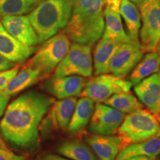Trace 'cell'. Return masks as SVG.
<instances>
[{"label": "cell", "mask_w": 160, "mask_h": 160, "mask_svg": "<svg viewBox=\"0 0 160 160\" xmlns=\"http://www.w3.org/2000/svg\"><path fill=\"white\" fill-rule=\"evenodd\" d=\"M159 131V118L148 109L142 108L126 115L117 133L124 148L157 137Z\"/></svg>", "instance_id": "cell-4"}, {"label": "cell", "mask_w": 160, "mask_h": 160, "mask_svg": "<svg viewBox=\"0 0 160 160\" xmlns=\"http://www.w3.org/2000/svg\"><path fill=\"white\" fill-rule=\"evenodd\" d=\"M57 152L71 160H99L88 145L78 140H70L62 143L58 147Z\"/></svg>", "instance_id": "cell-24"}, {"label": "cell", "mask_w": 160, "mask_h": 160, "mask_svg": "<svg viewBox=\"0 0 160 160\" xmlns=\"http://www.w3.org/2000/svg\"><path fill=\"white\" fill-rule=\"evenodd\" d=\"M132 84L111 73H102L96 75L86 82L81 97H85L93 100L94 102H104L116 93L130 91Z\"/></svg>", "instance_id": "cell-8"}, {"label": "cell", "mask_w": 160, "mask_h": 160, "mask_svg": "<svg viewBox=\"0 0 160 160\" xmlns=\"http://www.w3.org/2000/svg\"><path fill=\"white\" fill-rule=\"evenodd\" d=\"M122 42L101 38L93 51V66L95 75L109 73L110 61Z\"/></svg>", "instance_id": "cell-17"}, {"label": "cell", "mask_w": 160, "mask_h": 160, "mask_svg": "<svg viewBox=\"0 0 160 160\" xmlns=\"http://www.w3.org/2000/svg\"><path fill=\"white\" fill-rule=\"evenodd\" d=\"M91 51V45L73 42L67 54L56 68L53 77L76 75L91 77L93 71Z\"/></svg>", "instance_id": "cell-6"}, {"label": "cell", "mask_w": 160, "mask_h": 160, "mask_svg": "<svg viewBox=\"0 0 160 160\" xmlns=\"http://www.w3.org/2000/svg\"><path fill=\"white\" fill-rule=\"evenodd\" d=\"M40 79L42 78L39 70L26 64L25 67L9 82L3 91L11 97L28 88Z\"/></svg>", "instance_id": "cell-22"}, {"label": "cell", "mask_w": 160, "mask_h": 160, "mask_svg": "<svg viewBox=\"0 0 160 160\" xmlns=\"http://www.w3.org/2000/svg\"><path fill=\"white\" fill-rule=\"evenodd\" d=\"M87 80L80 76L53 77L47 82L46 88L58 99L76 97L81 95Z\"/></svg>", "instance_id": "cell-14"}, {"label": "cell", "mask_w": 160, "mask_h": 160, "mask_svg": "<svg viewBox=\"0 0 160 160\" xmlns=\"http://www.w3.org/2000/svg\"><path fill=\"white\" fill-rule=\"evenodd\" d=\"M157 51L158 52V53H159V55H160V39H159V44H158L157 48Z\"/></svg>", "instance_id": "cell-37"}, {"label": "cell", "mask_w": 160, "mask_h": 160, "mask_svg": "<svg viewBox=\"0 0 160 160\" xmlns=\"http://www.w3.org/2000/svg\"><path fill=\"white\" fill-rule=\"evenodd\" d=\"M34 7L26 0H0V16L23 15Z\"/></svg>", "instance_id": "cell-26"}, {"label": "cell", "mask_w": 160, "mask_h": 160, "mask_svg": "<svg viewBox=\"0 0 160 160\" xmlns=\"http://www.w3.org/2000/svg\"><path fill=\"white\" fill-rule=\"evenodd\" d=\"M94 107L95 102L89 98L82 97L77 100L67 129L70 134H77L87 127L91 121Z\"/></svg>", "instance_id": "cell-18"}, {"label": "cell", "mask_w": 160, "mask_h": 160, "mask_svg": "<svg viewBox=\"0 0 160 160\" xmlns=\"http://www.w3.org/2000/svg\"><path fill=\"white\" fill-rule=\"evenodd\" d=\"M33 160H70V159H66V158L62 157H60V156H58L56 154L47 153V154L39 156V157Z\"/></svg>", "instance_id": "cell-31"}, {"label": "cell", "mask_w": 160, "mask_h": 160, "mask_svg": "<svg viewBox=\"0 0 160 160\" xmlns=\"http://www.w3.org/2000/svg\"><path fill=\"white\" fill-rule=\"evenodd\" d=\"M2 25L12 37L24 45L34 47L40 43L28 16H5L2 20Z\"/></svg>", "instance_id": "cell-12"}, {"label": "cell", "mask_w": 160, "mask_h": 160, "mask_svg": "<svg viewBox=\"0 0 160 160\" xmlns=\"http://www.w3.org/2000/svg\"><path fill=\"white\" fill-rule=\"evenodd\" d=\"M0 160H26V158L16 154L9 149L0 148Z\"/></svg>", "instance_id": "cell-28"}, {"label": "cell", "mask_w": 160, "mask_h": 160, "mask_svg": "<svg viewBox=\"0 0 160 160\" xmlns=\"http://www.w3.org/2000/svg\"><path fill=\"white\" fill-rule=\"evenodd\" d=\"M42 1H44V0H37V3L39 4V2H42Z\"/></svg>", "instance_id": "cell-38"}, {"label": "cell", "mask_w": 160, "mask_h": 160, "mask_svg": "<svg viewBox=\"0 0 160 160\" xmlns=\"http://www.w3.org/2000/svg\"><path fill=\"white\" fill-rule=\"evenodd\" d=\"M105 27L102 33L103 39H111L119 42H131L128 35L125 33L119 12L113 11L108 6L104 9Z\"/></svg>", "instance_id": "cell-19"}, {"label": "cell", "mask_w": 160, "mask_h": 160, "mask_svg": "<svg viewBox=\"0 0 160 160\" xmlns=\"http://www.w3.org/2000/svg\"><path fill=\"white\" fill-rule=\"evenodd\" d=\"M134 92L142 104L160 119V71L136 85Z\"/></svg>", "instance_id": "cell-13"}, {"label": "cell", "mask_w": 160, "mask_h": 160, "mask_svg": "<svg viewBox=\"0 0 160 160\" xmlns=\"http://www.w3.org/2000/svg\"><path fill=\"white\" fill-rule=\"evenodd\" d=\"M122 0H105V6H108L113 11L119 12L120 4Z\"/></svg>", "instance_id": "cell-32"}, {"label": "cell", "mask_w": 160, "mask_h": 160, "mask_svg": "<svg viewBox=\"0 0 160 160\" xmlns=\"http://www.w3.org/2000/svg\"><path fill=\"white\" fill-rule=\"evenodd\" d=\"M73 0H44L34 8L28 17L43 42L65 28L71 17Z\"/></svg>", "instance_id": "cell-3"}, {"label": "cell", "mask_w": 160, "mask_h": 160, "mask_svg": "<svg viewBox=\"0 0 160 160\" xmlns=\"http://www.w3.org/2000/svg\"><path fill=\"white\" fill-rule=\"evenodd\" d=\"M119 14L127 28L128 35L133 42H139V31L141 28V16L137 6L130 0H122Z\"/></svg>", "instance_id": "cell-23"}, {"label": "cell", "mask_w": 160, "mask_h": 160, "mask_svg": "<svg viewBox=\"0 0 160 160\" xmlns=\"http://www.w3.org/2000/svg\"><path fill=\"white\" fill-rule=\"evenodd\" d=\"M19 65H17L13 68L0 72V91H2L5 89L9 82L19 72Z\"/></svg>", "instance_id": "cell-27"}, {"label": "cell", "mask_w": 160, "mask_h": 160, "mask_svg": "<svg viewBox=\"0 0 160 160\" xmlns=\"http://www.w3.org/2000/svg\"><path fill=\"white\" fill-rule=\"evenodd\" d=\"M125 116V113L105 104L97 103L89 122L90 131L94 134H115Z\"/></svg>", "instance_id": "cell-10"}, {"label": "cell", "mask_w": 160, "mask_h": 160, "mask_svg": "<svg viewBox=\"0 0 160 160\" xmlns=\"http://www.w3.org/2000/svg\"><path fill=\"white\" fill-rule=\"evenodd\" d=\"M53 102V98L35 91L25 92L13 100L8 105L0 122L5 140L22 148L36 145L40 125Z\"/></svg>", "instance_id": "cell-1"}, {"label": "cell", "mask_w": 160, "mask_h": 160, "mask_svg": "<svg viewBox=\"0 0 160 160\" xmlns=\"http://www.w3.org/2000/svg\"><path fill=\"white\" fill-rule=\"evenodd\" d=\"M141 16L140 45L145 53L157 51L160 39V0H144L138 6Z\"/></svg>", "instance_id": "cell-7"}, {"label": "cell", "mask_w": 160, "mask_h": 160, "mask_svg": "<svg viewBox=\"0 0 160 160\" xmlns=\"http://www.w3.org/2000/svg\"><path fill=\"white\" fill-rule=\"evenodd\" d=\"M130 1L132 2L133 4H135L137 6H139L140 4H142L144 0H130Z\"/></svg>", "instance_id": "cell-35"}, {"label": "cell", "mask_w": 160, "mask_h": 160, "mask_svg": "<svg viewBox=\"0 0 160 160\" xmlns=\"http://www.w3.org/2000/svg\"><path fill=\"white\" fill-rule=\"evenodd\" d=\"M35 47L27 46L12 37L0 23V54L13 62H22L35 53Z\"/></svg>", "instance_id": "cell-15"}, {"label": "cell", "mask_w": 160, "mask_h": 160, "mask_svg": "<svg viewBox=\"0 0 160 160\" xmlns=\"http://www.w3.org/2000/svg\"><path fill=\"white\" fill-rule=\"evenodd\" d=\"M160 71V55L157 51L148 52L132 70L128 81L136 85L145 78Z\"/></svg>", "instance_id": "cell-21"}, {"label": "cell", "mask_w": 160, "mask_h": 160, "mask_svg": "<svg viewBox=\"0 0 160 160\" xmlns=\"http://www.w3.org/2000/svg\"><path fill=\"white\" fill-rule=\"evenodd\" d=\"M145 52L140 43L125 42L119 46L110 61L109 73L125 78L142 59Z\"/></svg>", "instance_id": "cell-9"}, {"label": "cell", "mask_w": 160, "mask_h": 160, "mask_svg": "<svg viewBox=\"0 0 160 160\" xmlns=\"http://www.w3.org/2000/svg\"><path fill=\"white\" fill-rule=\"evenodd\" d=\"M125 160H156V157H131Z\"/></svg>", "instance_id": "cell-33"}, {"label": "cell", "mask_w": 160, "mask_h": 160, "mask_svg": "<svg viewBox=\"0 0 160 160\" xmlns=\"http://www.w3.org/2000/svg\"><path fill=\"white\" fill-rule=\"evenodd\" d=\"M26 1H27L28 3L31 4V5H34V6H36V5H37V0H26Z\"/></svg>", "instance_id": "cell-36"}, {"label": "cell", "mask_w": 160, "mask_h": 160, "mask_svg": "<svg viewBox=\"0 0 160 160\" xmlns=\"http://www.w3.org/2000/svg\"><path fill=\"white\" fill-rule=\"evenodd\" d=\"M86 142L99 160H116L122 148L119 138L113 135L94 134Z\"/></svg>", "instance_id": "cell-16"}, {"label": "cell", "mask_w": 160, "mask_h": 160, "mask_svg": "<svg viewBox=\"0 0 160 160\" xmlns=\"http://www.w3.org/2000/svg\"><path fill=\"white\" fill-rule=\"evenodd\" d=\"M11 99V96L6 93L5 91H0V118L5 113L8 105L9 100Z\"/></svg>", "instance_id": "cell-29"}, {"label": "cell", "mask_w": 160, "mask_h": 160, "mask_svg": "<svg viewBox=\"0 0 160 160\" xmlns=\"http://www.w3.org/2000/svg\"><path fill=\"white\" fill-rule=\"evenodd\" d=\"M71 47V40L62 31L43 42L27 65L37 68L42 79L47 78L55 71Z\"/></svg>", "instance_id": "cell-5"}, {"label": "cell", "mask_w": 160, "mask_h": 160, "mask_svg": "<svg viewBox=\"0 0 160 160\" xmlns=\"http://www.w3.org/2000/svg\"><path fill=\"white\" fill-rule=\"evenodd\" d=\"M157 137H160V131L159 132V133H158V134H157Z\"/></svg>", "instance_id": "cell-39"}, {"label": "cell", "mask_w": 160, "mask_h": 160, "mask_svg": "<svg viewBox=\"0 0 160 160\" xmlns=\"http://www.w3.org/2000/svg\"><path fill=\"white\" fill-rule=\"evenodd\" d=\"M160 154V137H154L145 141L131 144L120 150L116 160H125L134 157H157Z\"/></svg>", "instance_id": "cell-20"}, {"label": "cell", "mask_w": 160, "mask_h": 160, "mask_svg": "<svg viewBox=\"0 0 160 160\" xmlns=\"http://www.w3.org/2000/svg\"><path fill=\"white\" fill-rule=\"evenodd\" d=\"M0 148H3V149H8V146L6 145V143L4 141V139L2 137V136L0 135Z\"/></svg>", "instance_id": "cell-34"}, {"label": "cell", "mask_w": 160, "mask_h": 160, "mask_svg": "<svg viewBox=\"0 0 160 160\" xmlns=\"http://www.w3.org/2000/svg\"><path fill=\"white\" fill-rule=\"evenodd\" d=\"M77 101L76 97L54 100L46 117L42 121L39 131L67 130Z\"/></svg>", "instance_id": "cell-11"}, {"label": "cell", "mask_w": 160, "mask_h": 160, "mask_svg": "<svg viewBox=\"0 0 160 160\" xmlns=\"http://www.w3.org/2000/svg\"><path fill=\"white\" fill-rule=\"evenodd\" d=\"M104 104L125 114H129L143 108L141 102L130 91L116 93L104 102Z\"/></svg>", "instance_id": "cell-25"}, {"label": "cell", "mask_w": 160, "mask_h": 160, "mask_svg": "<svg viewBox=\"0 0 160 160\" xmlns=\"http://www.w3.org/2000/svg\"><path fill=\"white\" fill-rule=\"evenodd\" d=\"M105 0H73L64 32L73 42L93 46L102 37Z\"/></svg>", "instance_id": "cell-2"}, {"label": "cell", "mask_w": 160, "mask_h": 160, "mask_svg": "<svg viewBox=\"0 0 160 160\" xmlns=\"http://www.w3.org/2000/svg\"><path fill=\"white\" fill-rule=\"evenodd\" d=\"M16 65H16L15 62L10 61L7 58L0 54V72L8 71V70L13 68Z\"/></svg>", "instance_id": "cell-30"}]
</instances>
